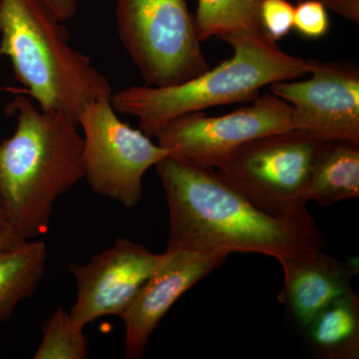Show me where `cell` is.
Listing matches in <instances>:
<instances>
[{"mask_svg":"<svg viewBox=\"0 0 359 359\" xmlns=\"http://www.w3.org/2000/svg\"><path fill=\"white\" fill-rule=\"evenodd\" d=\"M7 108L16 128L0 140V196L18 237L32 240L48 231L55 201L84 179L83 137L75 120L29 96Z\"/></svg>","mask_w":359,"mask_h":359,"instance_id":"2","label":"cell"},{"mask_svg":"<svg viewBox=\"0 0 359 359\" xmlns=\"http://www.w3.org/2000/svg\"><path fill=\"white\" fill-rule=\"evenodd\" d=\"M22 238L18 237V233L14 231L0 196V242H18Z\"/></svg>","mask_w":359,"mask_h":359,"instance_id":"22","label":"cell"},{"mask_svg":"<svg viewBox=\"0 0 359 359\" xmlns=\"http://www.w3.org/2000/svg\"><path fill=\"white\" fill-rule=\"evenodd\" d=\"M263 0H198L194 20L202 42L235 32L266 33L262 23Z\"/></svg>","mask_w":359,"mask_h":359,"instance_id":"16","label":"cell"},{"mask_svg":"<svg viewBox=\"0 0 359 359\" xmlns=\"http://www.w3.org/2000/svg\"><path fill=\"white\" fill-rule=\"evenodd\" d=\"M320 359L359 358V297L353 289L325 306L301 332Z\"/></svg>","mask_w":359,"mask_h":359,"instance_id":"14","label":"cell"},{"mask_svg":"<svg viewBox=\"0 0 359 359\" xmlns=\"http://www.w3.org/2000/svg\"><path fill=\"white\" fill-rule=\"evenodd\" d=\"M161 257L162 254H154L143 245L119 238L88 263L71 264L77 283L71 318L82 327L102 316L120 318L157 268Z\"/></svg>","mask_w":359,"mask_h":359,"instance_id":"10","label":"cell"},{"mask_svg":"<svg viewBox=\"0 0 359 359\" xmlns=\"http://www.w3.org/2000/svg\"><path fill=\"white\" fill-rule=\"evenodd\" d=\"M309 78L271 85L292 108L294 130L320 142L359 143V67L351 60L308 59Z\"/></svg>","mask_w":359,"mask_h":359,"instance_id":"9","label":"cell"},{"mask_svg":"<svg viewBox=\"0 0 359 359\" xmlns=\"http://www.w3.org/2000/svg\"><path fill=\"white\" fill-rule=\"evenodd\" d=\"M294 129L292 108L273 93L257 96L247 107L209 117L203 111L179 116L154 134L169 157L217 169L238 147L264 135Z\"/></svg>","mask_w":359,"mask_h":359,"instance_id":"8","label":"cell"},{"mask_svg":"<svg viewBox=\"0 0 359 359\" xmlns=\"http://www.w3.org/2000/svg\"><path fill=\"white\" fill-rule=\"evenodd\" d=\"M222 40L233 55L202 74L170 86H131L111 94L116 112L133 116L149 137L188 113L252 102L264 87L309 74L308 60L285 53L266 33L235 32Z\"/></svg>","mask_w":359,"mask_h":359,"instance_id":"3","label":"cell"},{"mask_svg":"<svg viewBox=\"0 0 359 359\" xmlns=\"http://www.w3.org/2000/svg\"><path fill=\"white\" fill-rule=\"evenodd\" d=\"M229 256L226 252L166 250L163 252L157 268L120 316L125 325V358H143L151 335L175 302L219 268Z\"/></svg>","mask_w":359,"mask_h":359,"instance_id":"11","label":"cell"},{"mask_svg":"<svg viewBox=\"0 0 359 359\" xmlns=\"http://www.w3.org/2000/svg\"><path fill=\"white\" fill-rule=\"evenodd\" d=\"M359 197V143L321 142L309 169L306 199L321 205Z\"/></svg>","mask_w":359,"mask_h":359,"instance_id":"13","label":"cell"},{"mask_svg":"<svg viewBox=\"0 0 359 359\" xmlns=\"http://www.w3.org/2000/svg\"><path fill=\"white\" fill-rule=\"evenodd\" d=\"M294 28L306 39L325 36L330 28L327 7L320 0H301L294 6Z\"/></svg>","mask_w":359,"mask_h":359,"instance_id":"18","label":"cell"},{"mask_svg":"<svg viewBox=\"0 0 359 359\" xmlns=\"http://www.w3.org/2000/svg\"><path fill=\"white\" fill-rule=\"evenodd\" d=\"M328 11L358 25L359 0H320Z\"/></svg>","mask_w":359,"mask_h":359,"instance_id":"20","label":"cell"},{"mask_svg":"<svg viewBox=\"0 0 359 359\" xmlns=\"http://www.w3.org/2000/svg\"><path fill=\"white\" fill-rule=\"evenodd\" d=\"M283 289L278 301L299 332L330 302L351 289L358 264L330 256L323 249L280 259Z\"/></svg>","mask_w":359,"mask_h":359,"instance_id":"12","label":"cell"},{"mask_svg":"<svg viewBox=\"0 0 359 359\" xmlns=\"http://www.w3.org/2000/svg\"><path fill=\"white\" fill-rule=\"evenodd\" d=\"M41 2L62 22L70 20L77 11L76 0H41Z\"/></svg>","mask_w":359,"mask_h":359,"instance_id":"21","label":"cell"},{"mask_svg":"<svg viewBox=\"0 0 359 359\" xmlns=\"http://www.w3.org/2000/svg\"><path fill=\"white\" fill-rule=\"evenodd\" d=\"M294 6L289 0H263L261 18L264 32L276 42L294 29Z\"/></svg>","mask_w":359,"mask_h":359,"instance_id":"19","label":"cell"},{"mask_svg":"<svg viewBox=\"0 0 359 359\" xmlns=\"http://www.w3.org/2000/svg\"><path fill=\"white\" fill-rule=\"evenodd\" d=\"M320 143L299 130L264 135L236 149L217 173L264 214L280 219L313 218L306 186Z\"/></svg>","mask_w":359,"mask_h":359,"instance_id":"5","label":"cell"},{"mask_svg":"<svg viewBox=\"0 0 359 359\" xmlns=\"http://www.w3.org/2000/svg\"><path fill=\"white\" fill-rule=\"evenodd\" d=\"M14 243H16V242H0V248L7 247V245H13V244H14Z\"/></svg>","mask_w":359,"mask_h":359,"instance_id":"23","label":"cell"},{"mask_svg":"<svg viewBox=\"0 0 359 359\" xmlns=\"http://www.w3.org/2000/svg\"><path fill=\"white\" fill-rule=\"evenodd\" d=\"M46 259L42 241L21 240L0 248V321L11 320L18 304L34 294Z\"/></svg>","mask_w":359,"mask_h":359,"instance_id":"15","label":"cell"},{"mask_svg":"<svg viewBox=\"0 0 359 359\" xmlns=\"http://www.w3.org/2000/svg\"><path fill=\"white\" fill-rule=\"evenodd\" d=\"M89 355V340L84 327L62 308L55 309L42 328V340L34 359H85Z\"/></svg>","mask_w":359,"mask_h":359,"instance_id":"17","label":"cell"},{"mask_svg":"<svg viewBox=\"0 0 359 359\" xmlns=\"http://www.w3.org/2000/svg\"><path fill=\"white\" fill-rule=\"evenodd\" d=\"M110 97L92 101L78 117L83 131L84 179L94 192L134 208L143 198L144 175L170 152L120 120Z\"/></svg>","mask_w":359,"mask_h":359,"instance_id":"7","label":"cell"},{"mask_svg":"<svg viewBox=\"0 0 359 359\" xmlns=\"http://www.w3.org/2000/svg\"><path fill=\"white\" fill-rule=\"evenodd\" d=\"M62 21L41 0H0V56L42 110L78 117L112 89L88 56L70 46Z\"/></svg>","mask_w":359,"mask_h":359,"instance_id":"4","label":"cell"},{"mask_svg":"<svg viewBox=\"0 0 359 359\" xmlns=\"http://www.w3.org/2000/svg\"><path fill=\"white\" fill-rule=\"evenodd\" d=\"M116 21L146 85L183 83L209 69L187 0H116Z\"/></svg>","mask_w":359,"mask_h":359,"instance_id":"6","label":"cell"},{"mask_svg":"<svg viewBox=\"0 0 359 359\" xmlns=\"http://www.w3.org/2000/svg\"><path fill=\"white\" fill-rule=\"evenodd\" d=\"M155 167L169 208L167 250L255 252L280 261L327 245L313 218L264 214L212 168L169 156Z\"/></svg>","mask_w":359,"mask_h":359,"instance_id":"1","label":"cell"}]
</instances>
